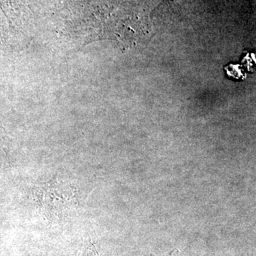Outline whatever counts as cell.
Returning <instances> with one entry per match:
<instances>
[{"label": "cell", "mask_w": 256, "mask_h": 256, "mask_svg": "<svg viewBox=\"0 0 256 256\" xmlns=\"http://www.w3.org/2000/svg\"><path fill=\"white\" fill-rule=\"evenodd\" d=\"M80 256H100L98 250H96L94 244H88L84 248Z\"/></svg>", "instance_id": "2"}, {"label": "cell", "mask_w": 256, "mask_h": 256, "mask_svg": "<svg viewBox=\"0 0 256 256\" xmlns=\"http://www.w3.org/2000/svg\"><path fill=\"white\" fill-rule=\"evenodd\" d=\"M68 186H66L64 184L50 183L44 186L43 190H41L42 195L40 197L42 198V206L45 210H54V208H65L70 202L72 196V192L65 194L68 191Z\"/></svg>", "instance_id": "1"}]
</instances>
